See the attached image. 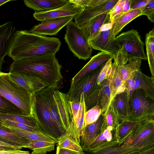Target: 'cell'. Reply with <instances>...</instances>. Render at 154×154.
Returning <instances> with one entry per match:
<instances>
[{
	"label": "cell",
	"instance_id": "obj_1",
	"mask_svg": "<svg viewBox=\"0 0 154 154\" xmlns=\"http://www.w3.org/2000/svg\"><path fill=\"white\" fill-rule=\"evenodd\" d=\"M59 86H47L33 95L32 115L41 132L57 143L73 117L70 101Z\"/></svg>",
	"mask_w": 154,
	"mask_h": 154
},
{
	"label": "cell",
	"instance_id": "obj_2",
	"mask_svg": "<svg viewBox=\"0 0 154 154\" xmlns=\"http://www.w3.org/2000/svg\"><path fill=\"white\" fill-rule=\"evenodd\" d=\"M56 53L48 54L14 60L9 72L37 78L48 86L60 87L62 82V66Z\"/></svg>",
	"mask_w": 154,
	"mask_h": 154
},
{
	"label": "cell",
	"instance_id": "obj_3",
	"mask_svg": "<svg viewBox=\"0 0 154 154\" xmlns=\"http://www.w3.org/2000/svg\"><path fill=\"white\" fill-rule=\"evenodd\" d=\"M61 45L59 39L18 30L8 56L14 60L48 54L56 53Z\"/></svg>",
	"mask_w": 154,
	"mask_h": 154
},
{
	"label": "cell",
	"instance_id": "obj_4",
	"mask_svg": "<svg viewBox=\"0 0 154 154\" xmlns=\"http://www.w3.org/2000/svg\"><path fill=\"white\" fill-rule=\"evenodd\" d=\"M114 40L119 48L113 56L114 62L122 65L134 59L147 60L144 50V44L137 30L132 29L123 32Z\"/></svg>",
	"mask_w": 154,
	"mask_h": 154
},
{
	"label": "cell",
	"instance_id": "obj_5",
	"mask_svg": "<svg viewBox=\"0 0 154 154\" xmlns=\"http://www.w3.org/2000/svg\"><path fill=\"white\" fill-rule=\"evenodd\" d=\"M0 96L17 107L22 113L32 115L33 95L26 89L12 81L8 73L0 71Z\"/></svg>",
	"mask_w": 154,
	"mask_h": 154
},
{
	"label": "cell",
	"instance_id": "obj_6",
	"mask_svg": "<svg viewBox=\"0 0 154 154\" xmlns=\"http://www.w3.org/2000/svg\"><path fill=\"white\" fill-rule=\"evenodd\" d=\"M123 143L127 154H136L154 146V119L151 117L140 121Z\"/></svg>",
	"mask_w": 154,
	"mask_h": 154
},
{
	"label": "cell",
	"instance_id": "obj_7",
	"mask_svg": "<svg viewBox=\"0 0 154 154\" xmlns=\"http://www.w3.org/2000/svg\"><path fill=\"white\" fill-rule=\"evenodd\" d=\"M64 39L74 55L79 59H89L93 52L89 41L85 36L81 27L71 21L66 25Z\"/></svg>",
	"mask_w": 154,
	"mask_h": 154
},
{
	"label": "cell",
	"instance_id": "obj_8",
	"mask_svg": "<svg viewBox=\"0 0 154 154\" xmlns=\"http://www.w3.org/2000/svg\"><path fill=\"white\" fill-rule=\"evenodd\" d=\"M128 120L140 121L154 116V100L141 89L134 90L128 98Z\"/></svg>",
	"mask_w": 154,
	"mask_h": 154
},
{
	"label": "cell",
	"instance_id": "obj_9",
	"mask_svg": "<svg viewBox=\"0 0 154 154\" xmlns=\"http://www.w3.org/2000/svg\"><path fill=\"white\" fill-rule=\"evenodd\" d=\"M102 68L86 74L75 83H71L70 88L66 93L70 101H80L82 93L86 98L97 88L99 85L97 83V79Z\"/></svg>",
	"mask_w": 154,
	"mask_h": 154
},
{
	"label": "cell",
	"instance_id": "obj_10",
	"mask_svg": "<svg viewBox=\"0 0 154 154\" xmlns=\"http://www.w3.org/2000/svg\"><path fill=\"white\" fill-rule=\"evenodd\" d=\"M112 100L108 82L106 79L89 96L85 98L86 111L97 106L101 108V114L103 115L108 107Z\"/></svg>",
	"mask_w": 154,
	"mask_h": 154
},
{
	"label": "cell",
	"instance_id": "obj_11",
	"mask_svg": "<svg viewBox=\"0 0 154 154\" xmlns=\"http://www.w3.org/2000/svg\"><path fill=\"white\" fill-rule=\"evenodd\" d=\"M112 24L111 22L103 24L97 35L89 42L93 49L109 53L113 56L118 53L119 48L114 40H110L109 34Z\"/></svg>",
	"mask_w": 154,
	"mask_h": 154
},
{
	"label": "cell",
	"instance_id": "obj_12",
	"mask_svg": "<svg viewBox=\"0 0 154 154\" xmlns=\"http://www.w3.org/2000/svg\"><path fill=\"white\" fill-rule=\"evenodd\" d=\"M84 8L70 0L66 4L59 8L46 11L35 12L33 17L37 20L47 21L67 17H73L82 12Z\"/></svg>",
	"mask_w": 154,
	"mask_h": 154
},
{
	"label": "cell",
	"instance_id": "obj_13",
	"mask_svg": "<svg viewBox=\"0 0 154 154\" xmlns=\"http://www.w3.org/2000/svg\"><path fill=\"white\" fill-rule=\"evenodd\" d=\"M17 30L12 22L0 26V68L4 62V57L8 55L15 39Z\"/></svg>",
	"mask_w": 154,
	"mask_h": 154
},
{
	"label": "cell",
	"instance_id": "obj_14",
	"mask_svg": "<svg viewBox=\"0 0 154 154\" xmlns=\"http://www.w3.org/2000/svg\"><path fill=\"white\" fill-rule=\"evenodd\" d=\"M119 0H109L107 2L93 7H84L83 11L74 17L75 22L81 27L89 21L101 14L109 13Z\"/></svg>",
	"mask_w": 154,
	"mask_h": 154
},
{
	"label": "cell",
	"instance_id": "obj_15",
	"mask_svg": "<svg viewBox=\"0 0 154 154\" xmlns=\"http://www.w3.org/2000/svg\"><path fill=\"white\" fill-rule=\"evenodd\" d=\"M73 18V17H67L43 21L34 26L29 31L40 35H55Z\"/></svg>",
	"mask_w": 154,
	"mask_h": 154
},
{
	"label": "cell",
	"instance_id": "obj_16",
	"mask_svg": "<svg viewBox=\"0 0 154 154\" xmlns=\"http://www.w3.org/2000/svg\"><path fill=\"white\" fill-rule=\"evenodd\" d=\"M9 78L13 82L20 85L32 95L40 91L47 85L40 80L15 72L8 73Z\"/></svg>",
	"mask_w": 154,
	"mask_h": 154
},
{
	"label": "cell",
	"instance_id": "obj_17",
	"mask_svg": "<svg viewBox=\"0 0 154 154\" xmlns=\"http://www.w3.org/2000/svg\"><path fill=\"white\" fill-rule=\"evenodd\" d=\"M119 143L115 135V130L108 127L88 146L83 149L86 152H93Z\"/></svg>",
	"mask_w": 154,
	"mask_h": 154
},
{
	"label": "cell",
	"instance_id": "obj_18",
	"mask_svg": "<svg viewBox=\"0 0 154 154\" xmlns=\"http://www.w3.org/2000/svg\"><path fill=\"white\" fill-rule=\"evenodd\" d=\"M142 8L134 9H130L128 11L123 12L115 19L109 34L110 41H113L127 24L136 18L142 15Z\"/></svg>",
	"mask_w": 154,
	"mask_h": 154
},
{
	"label": "cell",
	"instance_id": "obj_19",
	"mask_svg": "<svg viewBox=\"0 0 154 154\" xmlns=\"http://www.w3.org/2000/svg\"><path fill=\"white\" fill-rule=\"evenodd\" d=\"M111 59H113V56L111 54L103 52L98 53L91 57L89 61L72 78L71 83H75L85 74L95 70Z\"/></svg>",
	"mask_w": 154,
	"mask_h": 154
},
{
	"label": "cell",
	"instance_id": "obj_20",
	"mask_svg": "<svg viewBox=\"0 0 154 154\" xmlns=\"http://www.w3.org/2000/svg\"><path fill=\"white\" fill-rule=\"evenodd\" d=\"M103 121V116L101 114L96 121L84 127L80 143L83 149L88 146L100 134Z\"/></svg>",
	"mask_w": 154,
	"mask_h": 154
},
{
	"label": "cell",
	"instance_id": "obj_21",
	"mask_svg": "<svg viewBox=\"0 0 154 154\" xmlns=\"http://www.w3.org/2000/svg\"><path fill=\"white\" fill-rule=\"evenodd\" d=\"M109 22L108 13L103 14L91 19L81 28L85 36L89 41L97 35L103 24Z\"/></svg>",
	"mask_w": 154,
	"mask_h": 154
},
{
	"label": "cell",
	"instance_id": "obj_22",
	"mask_svg": "<svg viewBox=\"0 0 154 154\" xmlns=\"http://www.w3.org/2000/svg\"><path fill=\"white\" fill-rule=\"evenodd\" d=\"M69 0H24L25 5L35 12L46 11L60 7Z\"/></svg>",
	"mask_w": 154,
	"mask_h": 154
},
{
	"label": "cell",
	"instance_id": "obj_23",
	"mask_svg": "<svg viewBox=\"0 0 154 154\" xmlns=\"http://www.w3.org/2000/svg\"><path fill=\"white\" fill-rule=\"evenodd\" d=\"M119 119L128 120L129 117L128 97L125 91L118 94L111 101Z\"/></svg>",
	"mask_w": 154,
	"mask_h": 154
},
{
	"label": "cell",
	"instance_id": "obj_24",
	"mask_svg": "<svg viewBox=\"0 0 154 154\" xmlns=\"http://www.w3.org/2000/svg\"><path fill=\"white\" fill-rule=\"evenodd\" d=\"M110 89L112 99L115 97L125 91L120 74V66L113 62L112 64L111 73L106 79Z\"/></svg>",
	"mask_w": 154,
	"mask_h": 154
},
{
	"label": "cell",
	"instance_id": "obj_25",
	"mask_svg": "<svg viewBox=\"0 0 154 154\" xmlns=\"http://www.w3.org/2000/svg\"><path fill=\"white\" fill-rule=\"evenodd\" d=\"M134 90L140 88L154 100V83L151 77L143 74L140 69L135 72Z\"/></svg>",
	"mask_w": 154,
	"mask_h": 154
},
{
	"label": "cell",
	"instance_id": "obj_26",
	"mask_svg": "<svg viewBox=\"0 0 154 154\" xmlns=\"http://www.w3.org/2000/svg\"><path fill=\"white\" fill-rule=\"evenodd\" d=\"M0 139L15 145L22 146L23 148L27 146L31 141L13 132L1 124H0Z\"/></svg>",
	"mask_w": 154,
	"mask_h": 154
},
{
	"label": "cell",
	"instance_id": "obj_27",
	"mask_svg": "<svg viewBox=\"0 0 154 154\" xmlns=\"http://www.w3.org/2000/svg\"><path fill=\"white\" fill-rule=\"evenodd\" d=\"M139 121L124 120L115 129V135L116 139L120 144L123 143L128 135L136 127Z\"/></svg>",
	"mask_w": 154,
	"mask_h": 154
},
{
	"label": "cell",
	"instance_id": "obj_28",
	"mask_svg": "<svg viewBox=\"0 0 154 154\" xmlns=\"http://www.w3.org/2000/svg\"><path fill=\"white\" fill-rule=\"evenodd\" d=\"M0 119L8 120L25 124L37 128L41 132L37 122L33 116H27L23 114L14 113H0Z\"/></svg>",
	"mask_w": 154,
	"mask_h": 154
},
{
	"label": "cell",
	"instance_id": "obj_29",
	"mask_svg": "<svg viewBox=\"0 0 154 154\" xmlns=\"http://www.w3.org/2000/svg\"><path fill=\"white\" fill-rule=\"evenodd\" d=\"M2 125L11 130L13 132L30 140H39L46 142L55 143L53 139L46 136L41 132H31L21 129L15 127Z\"/></svg>",
	"mask_w": 154,
	"mask_h": 154
},
{
	"label": "cell",
	"instance_id": "obj_30",
	"mask_svg": "<svg viewBox=\"0 0 154 154\" xmlns=\"http://www.w3.org/2000/svg\"><path fill=\"white\" fill-rule=\"evenodd\" d=\"M102 115L103 121L101 132L108 127L112 128L115 130L120 123V120L114 110L112 102Z\"/></svg>",
	"mask_w": 154,
	"mask_h": 154
},
{
	"label": "cell",
	"instance_id": "obj_31",
	"mask_svg": "<svg viewBox=\"0 0 154 154\" xmlns=\"http://www.w3.org/2000/svg\"><path fill=\"white\" fill-rule=\"evenodd\" d=\"M55 143L32 140L25 147L32 150L31 154H46L54 149Z\"/></svg>",
	"mask_w": 154,
	"mask_h": 154
},
{
	"label": "cell",
	"instance_id": "obj_32",
	"mask_svg": "<svg viewBox=\"0 0 154 154\" xmlns=\"http://www.w3.org/2000/svg\"><path fill=\"white\" fill-rule=\"evenodd\" d=\"M141 62V59H134L130 60L124 65H119L120 76L124 86L125 82L128 78L140 69Z\"/></svg>",
	"mask_w": 154,
	"mask_h": 154
},
{
	"label": "cell",
	"instance_id": "obj_33",
	"mask_svg": "<svg viewBox=\"0 0 154 154\" xmlns=\"http://www.w3.org/2000/svg\"><path fill=\"white\" fill-rule=\"evenodd\" d=\"M57 144L62 148L79 152L84 151L80 143L66 133L59 138Z\"/></svg>",
	"mask_w": 154,
	"mask_h": 154
},
{
	"label": "cell",
	"instance_id": "obj_34",
	"mask_svg": "<svg viewBox=\"0 0 154 154\" xmlns=\"http://www.w3.org/2000/svg\"><path fill=\"white\" fill-rule=\"evenodd\" d=\"M146 57L151 73L152 78H154V36L149 31L145 36Z\"/></svg>",
	"mask_w": 154,
	"mask_h": 154
},
{
	"label": "cell",
	"instance_id": "obj_35",
	"mask_svg": "<svg viewBox=\"0 0 154 154\" xmlns=\"http://www.w3.org/2000/svg\"><path fill=\"white\" fill-rule=\"evenodd\" d=\"M0 113L23 115L20 109L12 103L0 96Z\"/></svg>",
	"mask_w": 154,
	"mask_h": 154
},
{
	"label": "cell",
	"instance_id": "obj_36",
	"mask_svg": "<svg viewBox=\"0 0 154 154\" xmlns=\"http://www.w3.org/2000/svg\"><path fill=\"white\" fill-rule=\"evenodd\" d=\"M101 108L97 106L86 111L85 115L84 127L96 121L101 114Z\"/></svg>",
	"mask_w": 154,
	"mask_h": 154
},
{
	"label": "cell",
	"instance_id": "obj_37",
	"mask_svg": "<svg viewBox=\"0 0 154 154\" xmlns=\"http://www.w3.org/2000/svg\"><path fill=\"white\" fill-rule=\"evenodd\" d=\"M125 1V0H119L109 11L108 14L110 22L113 23L115 19L124 12L123 7Z\"/></svg>",
	"mask_w": 154,
	"mask_h": 154
},
{
	"label": "cell",
	"instance_id": "obj_38",
	"mask_svg": "<svg viewBox=\"0 0 154 154\" xmlns=\"http://www.w3.org/2000/svg\"><path fill=\"white\" fill-rule=\"evenodd\" d=\"M112 59H109L102 67L97 79V85H100L103 81L106 79L110 75L112 69Z\"/></svg>",
	"mask_w": 154,
	"mask_h": 154
},
{
	"label": "cell",
	"instance_id": "obj_39",
	"mask_svg": "<svg viewBox=\"0 0 154 154\" xmlns=\"http://www.w3.org/2000/svg\"><path fill=\"white\" fill-rule=\"evenodd\" d=\"M78 6L83 8L93 7L98 6L108 2L109 0H70Z\"/></svg>",
	"mask_w": 154,
	"mask_h": 154
},
{
	"label": "cell",
	"instance_id": "obj_40",
	"mask_svg": "<svg viewBox=\"0 0 154 154\" xmlns=\"http://www.w3.org/2000/svg\"><path fill=\"white\" fill-rule=\"evenodd\" d=\"M0 124L4 125L12 126L24 130L28 131L31 132H41L37 128L31 127L25 124L8 120L0 119Z\"/></svg>",
	"mask_w": 154,
	"mask_h": 154
},
{
	"label": "cell",
	"instance_id": "obj_41",
	"mask_svg": "<svg viewBox=\"0 0 154 154\" xmlns=\"http://www.w3.org/2000/svg\"><path fill=\"white\" fill-rule=\"evenodd\" d=\"M135 73L131 75L125 82V91L127 93L128 98L130 95L134 90L135 85Z\"/></svg>",
	"mask_w": 154,
	"mask_h": 154
},
{
	"label": "cell",
	"instance_id": "obj_42",
	"mask_svg": "<svg viewBox=\"0 0 154 154\" xmlns=\"http://www.w3.org/2000/svg\"><path fill=\"white\" fill-rule=\"evenodd\" d=\"M23 147L12 144L7 141L0 139V151H5L12 149H21Z\"/></svg>",
	"mask_w": 154,
	"mask_h": 154
},
{
	"label": "cell",
	"instance_id": "obj_43",
	"mask_svg": "<svg viewBox=\"0 0 154 154\" xmlns=\"http://www.w3.org/2000/svg\"><path fill=\"white\" fill-rule=\"evenodd\" d=\"M154 12V0H149L142 8V15L148 16Z\"/></svg>",
	"mask_w": 154,
	"mask_h": 154
},
{
	"label": "cell",
	"instance_id": "obj_44",
	"mask_svg": "<svg viewBox=\"0 0 154 154\" xmlns=\"http://www.w3.org/2000/svg\"><path fill=\"white\" fill-rule=\"evenodd\" d=\"M149 0H131L130 9L141 8L145 6Z\"/></svg>",
	"mask_w": 154,
	"mask_h": 154
},
{
	"label": "cell",
	"instance_id": "obj_45",
	"mask_svg": "<svg viewBox=\"0 0 154 154\" xmlns=\"http://www.w3.org/2000/svg\"><path fill=\"white\" fill-rule=\"evenodd\" d=\"M56 154H85L83 151L79 152L61 148L57 145Z\"/></svg>",
	"mask_w": 154,
	"mask_h": 154
},
{
	"label": "cell",
	"instance_id": "obj_46",
	"mask_svg": "<svg viewBox=\"0 0 154 154\" xmlns=\"http://www.w3.org/2000/svg\"><path fill=\"white\" fill-rule=\"evenodd\" d=\"M70 104L73 117L75 118L79 109L80 101L78 100H72L70 101Z\"/></svg>",
	"mask_w": 154,
	"mask_h": 154
},
{
	"label": "cell",
	"instance_id": "obj_47",
	"mask_svg": "<svg viewBox=\"0 0 154 154\" xmlns=\"http://www.w3.org/2000/svg\"><path fill=\"white\" fill-rule=\"evenodd\" d=\"M0 154H30L29 151L19 149H12L5 151H0Z\"/></svg>",
	"mask_w": 154,
	"mask_h": 154
},
{
	"label": "cell",
	"instance_id": "obj_48",
	"mask_svg": "<svg viewBox=\"0 0 154 154\" xmlns=\"http://www.w3.org/2000/svg\"><path fill=\"white\" fill-rule=\"evenodd\" d=\"M136 154H154V146Z\"/></svg>",
	"mask_w": 154,
	"mask_h": 154
},
{
	"label": "cell",
	"instance_id": "obj_49",
	"mask_svg": "<svg viewBox=\"0 0 154 154\" xmlns=\"http://www.w3.org/2000/svg\"><path fill=\"white\" fill-rule=\"evenodd\" d=\"M131 0H125L123 7L124 12H126L130 9Z\"/></svg>",
	"mask_w": 154,
	"mask_h": 154
},
{
	"label": "cell",
	"instance_id": "obj_50",
	"mask_svg": "<svg viewBox=\"0 0 154 154\" xmlns=\"http://www.w3.org/2000/svg\"><path fill=\"white\" fill-rule=\"evenodd\" d=\"M148 19L152 22L154 23V12L147 16Z\"/></svg>",
	"mask_w": 154,
	"mask_h": 154
},
{
	"label": "cell",
	"instance_id": "obj_51",
	"mask_svg": "<svg viewBox=\"0 0 154 154\" xmlns=\"http://www.w3.org/2000/svg\"><path fill=\"white\" fill-rule=\"evenodd\" d=\"M13 1L10 0H1L0 1V6H1L4 4L9 2Z\"/></svg>",
	"mask_w": 154,
	"mask_h": 154
},
{
	"label": "cell",
	"instance_id": "obj_52",
	"mask_svg": "<svg viewBox=\"0 0 154 154\" xmlns=\"http://www.w3.org/2000/svg\"><path fill=\"white\" fill-rule=\"evenodd\" d=\"M152 81H153V82H154V78H152Z\"/></svg>",
	"mask_w": 154,
	"mask_h": 154
}]
</instances>
